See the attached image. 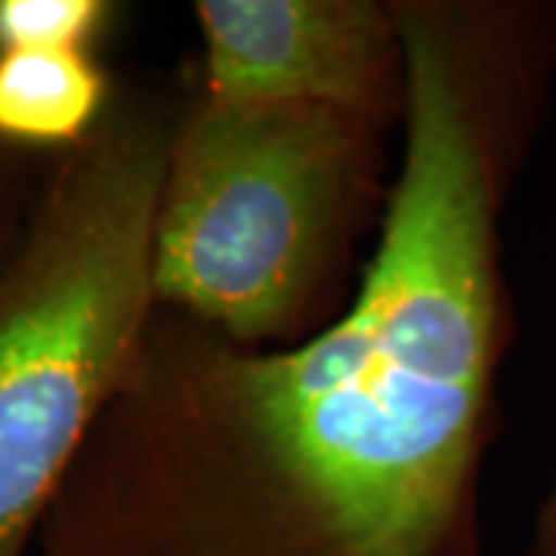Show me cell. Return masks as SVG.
Instances as JSON below:
<instances>
[{
    "instance_id": "cell-1",
    "label": "cell",
    "mask_w": 556,
    "mask_h": 556,
    "mask_svg": "<svg viewBox=\"0 0 556 556\" xmlns=\"http://www.w3.org/2000/svg\"><path fill=\"white\" fill-rule=\"evenodd\" d=\"M396 13L402 155L346 309L288 346L159 309L31 556H482L501 226L554 102L556 3Z\"/></svg>"
},
{
    "instance_id": "cell-2",
    "label": "cell",
    "mask_w": 556,
    "mask_h": 556,
    "mask_svg": "<svg viewBox=\"0 0 556 556\" xmlns=\"http://www.w3.org/2000/svg\"><path fill=\"white\" fill-rule=\"evenodd\" d=\"M177 102L118 87L53 161L0 263V556L35 554L68 473L159 313L152 239Z\"/></svg>"
},
{
    "instance_id": "cell-3",
    "label": "cell",
    "mask_w": 556,
    "mask_h": 556,
    "mask_svg": "<svg viewBox=\"0 0 556 556\" xmlns=\"http://www.w3.org/2000/svg\"><path fill=\"white\" fill-rule=\"evenodd\" d=\"M393 130L328 105L177 102L161 177L159 309L241 346H288L353 300L387 214Z\"/></svg>"
},
{
    "instance_id": "cell-4",
    "label": "cell",
    "mask_w": 556,
    "mask_h": 556,
    "mask_svg": "<svg viewBox=\"0 0 556 556\" xmlns=\"http://www.w3.org/2000/svg\"><path fill=\"white\" fill-rule=\"evenodd\" d=\"M192 20L204 97L328 105L402 127L396 0H195Z\"/></svg>"
},
{
    "instance_id": "cell-5",
    "label": "cell",
    "mask_w": 556,
    "mask_h": 556,
    "mask_svg": "<svg viewBox=\"0 0 556 556\" xmlns=\"http://www.w3.org/2000/svg\"><path fill=\"white\" fill-rule=\"evenodd\" d=\"M115 93L97 50H0V146L65 155L100 127Z\"/></svg>"
},
{
    "instance_id": "cell-6",
    "label": "cell",
    "mask_w": 556,
    "mask_h": 556,
    "mask_svg": "<svg viewBox=\"0 0 556 556\" xmlns=\"http://www.w3.org/2000/svg\"><path fill=\"white\" fill-rule=\"evenodd\" d=\"M118 16L109 0H0V50H97Z\"/></svg>"
},
{
    "instance_id": "cell-7",
    "label": "cell",
    "mask_w": 556,
    "mask_h": 556,
    "mask_svg": "<svg viewBox=\"0 0 556 556\" xmlns=\"http://www.w3.org/2000/svg\"><path fill=\"white\" fill-rule=\"evenodd\" d=\"M56 159L0 146V263L16 248Z\"/></svg>"
},
{
    "instance_id": "cell-8",
    "label": "cell",
    "mask_w": 556,
    "mask_h": 556,
    "mask_svg": "<svg viewBox=\"0 0 556 556\" xmlns=\"http://www.w3.org/2000/svg\"><path fill=\"white\" fill-rule=\"evenodd\" d=\"M526 556H556V477L547 489V495L538 504Z\"/></svg>"
}]
</instances>
